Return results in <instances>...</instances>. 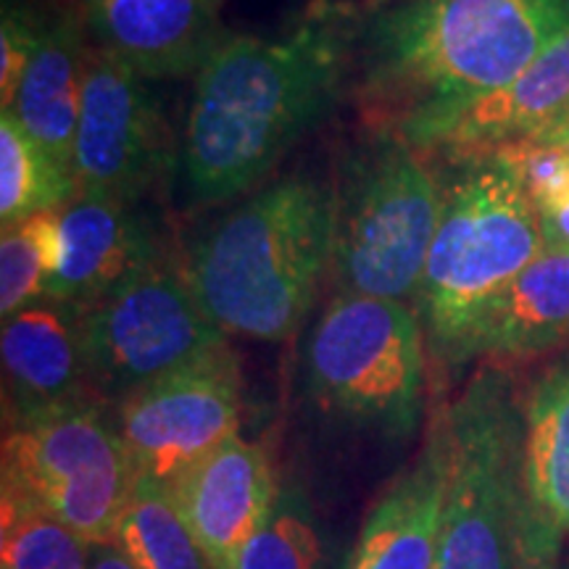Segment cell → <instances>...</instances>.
I'll list each match as a JSON object with an SVG mask.
<instances>
[{
  "mask_svg": "<svg viewBox=\"0 0 569 569\" xmlns=\"http://www.w3.org/2000/svg\"><path fill=\"white\" fill-rule=\"evenodd\" d=\"M82 19L59 17L42 24L38 48L27 67L17 98L9 109L13 119L38 140L46 153L74 174V138L80 124L84 71L90 51L84 46ZM77 180V177H74Z\"/></svg>",
  "mask_w": 569,
  "mask_h": 569,
  "instance_id": "obj_20",
  "label": "cell"
},
{
  "mask_svg": "<svg viewBox=\"0 0 569 569\" xmlns=\"http://www.w3.org/2000/svg\"><path fill=\"white\" fill-rule=\"evenodd\" d=\"M440 203V174L398 134L375 132L356 148L336 188L338 293L415 301Z\"/></svg>",
  "mask_w": 569,
  "mask_h": 569,
  "instance_id": "obj_6",
  "label": "cell"
},
{
  "mask_svg": "<svg viewBox=\"0 0 569 569\" xmlns=\"http://www.w3.org/2000/svg\"><path fill=\"white\" fill-rule=\"evenodd\" d=\"M440 419L448 478L436 569H522L525 419L511 367L480 365Z\"/></svg>",
  "mask_w": 569,
  "mask_h": 569,
  "instance_id": "obj_5",
  "label": "cell"
},
{
  "mask_svg": "<svg viewBox=\"0 0 569 569\" xmlns=\"http://www.w3.org/2000/svg\"><path fill=\"white\" fill-rule=\"evenodd\" d=\"M134 569H211L167 490L138 482L117 540Z\"/></svg>",
  "mask_w": 569,
  "mask_h": 569,
  "instance_id": "obj_23",
  "label": "cell"
},
{
  "mask_svg": "<svg viewBox=\"0 0 569 569\" xmlns=\"http://www.w3.org/2000/svg\"><path fill=\"white\" fill-rule=\"evenodd\" d=\"M540 569H557V567H540Z\"/></svg>",
  "mask_w": 569,
  "mask_h": 569,
  "instance_id": "obj_31",
  "label": "cell"
},
{
  "mask_svg": "<svg viewBox=\"0 0 569 569\" xmlns=\"http://www.w3.org/2000/svg\"><path fill=\"white\" fill-rule=\"evenodd\" d=\"M267 448L234 436L169 490L177 515L211 569H238L277 498Z\"/></svg>",
  "mask_w": 569,
  "mask_h": 569,
  "instance_id": "obj_12",
  "label": "cell"
},
{
  "mask_svg": "<svg viewBox=\"0 0 569 569\" xmlns=\"http://www.w3.org/2000/svg\"><path fill=\"white\" fill-rule=\"evenodd\" d=\"M569 106V30L546 46L507 88L482 96L453 113L425 156L488 153L528 140Z\"/></svg>",
  "mask_w": 569,
  "mask_h": 569,
  "instance_id": "obj_19",
  "label": "cell"
},
{
  "mask_svg": "<svg viewBox=\"0 0 569 569\" xmlns=\"http://www.w3.org/2000/svg\"><path fill=\"white\" fill-rule=\"evenodd\" d=\"M0 356L6 425L98 401L88 380L77 306L42 298L3 319Z\"/></svg>",
  "mask_w": 569,
  "mask_h": 569,
  "instance_id": "obj_16",
  "label": "cell"
},
{
  "mask_svg": "<svg viewBox=\"0 0 569 569\" xmlns=\"http://www.w3.org/2000/svg\"><path fill=\"white\" fill-rule=\"evenodd\" d=\"M440 159L443 203L415 311L430 356L465 367L490 303L546 251V234L543 217L496 151Z\"/></svg>",
  "mask_w": 569,
  "mask_h": 569,
  "instance_id": "obj_4",
  "label": "cell"
},
{
  "mask_svg": "<svg viewBox=\"0 0 569 569\" xmlns=\"http://www.w3.org/2000/svg\"><path fill=\"white\" fill-rule=\"evenodd\" d=\"M88 569H134V565L117 543H92Z\"/></svg>",
  "mask_w": 569,
  "mask_h": 569,
  "instance_id": "obj_29",
  "label": "cell"
},
{
  "mask_svg": "<svg viewBox=\"0 0 569 569\" xmlns=\"http://www.w3.org/2000/svg\"><path fill=\"white\" fill-rule=\"evenodd\" d=\"M224 0H80V19L98 51L142 80L196 74L222 34Z\"/></svg>",
  "mask_w": 569,
  "mask_h": 569,
  "instance_id": "obj_14",
  "label": "cell"
},
{
  "mask_svg": "<svg viewBox=\"0 0 569 569\" xmlns=\"http://www.w3.org/2000/svg\"><path fill=\"white\" fill-rule=\"evenodd\" d=\"M224 346L222 327L206 315L184 264L172 259L82 309L90 390L113 407Z\"/></svg>",
  "mask_w": 569,
  "mask_h": 569,
  "instance_id": "obj_9",
  "label": "cell"
},
{
  "mask_svg": "<svg viewBox=\"0 0 569 569\" xmlns=\"http://www.w3.org/2000/svg\"><path fill=\"white\" fill-rule=\"evenodd\" d=\"M543 234L546 248H559V251H569V203L561 209L543 213Z\"/></svg>",
  "mask_w": 569,
  "mask_h": 569,
  "instance_id": "obj_28",
  "label": "cell"
},
{
  "mask_svg": "<svg viewBox=\"0 0 569 569\" xmlns=\"http://www.w3.org/2000/svg\"><path fill=\"white\" fill-rule=\"evenodd\" d=\"M80 196L74 174L27 134L11 111L0 113V224L61 209Z\"/></svg>",
  "mask_w": 569,
  "mask_h": 569,
  "instance_id": "obj_21",
  "label": "cell"
},
{
  "mask_svg": "<svg viewBox=\"0 0 569 569\" xmlns=\"http://www.w3.org/2000/svg\"><path fill=\"white\" fill-rule=\"evenodd\" d=\"M522 569L557 567L569 540V351L522 388Z\"/></svg>",
  "mask_w": 569,
  "mask_h": 569,
  "instance_id": "obj_15",
  "label": "cell"
},
{
  "mask_svg": "<svg viewBox=\"0 0 569 569\" xmlns=\"http://www.w3.org/2000/svg\"><path fill=\"white\" fill-rule=\"evenodd\" d=\"M240 365L230 346L161 377L113 407L138 482L172 490L209 453L238 436Z\"/></svg>",
  "mask_w": 569,
  "mask_h": 569,
  "instance_id": "obj_10",
  "label": "cell"
},
{
  "mask_svg": "<svg viewBox=\"0 0 569 569\" xmlns=\"http://www.w3.org/2000/svg\"><path fill=\"white\" fill-rule=\"evenodd\" d=\"M507 161L522 193L543 213H551L569 203V146L543 140H519L496 148Z\"/></svg>",
  "mask_w": 569,
  "mask_h": 569,
  "instance_id": "obj_26",
  "label": "cell"
},
{
  "mask_svg": "<svg viewBox=\"0 0 569 569\" xmlns=\"http://www.w3.org/2000/svg\"><path fill=\"white\" fill-rule=\"evenodd\" d=\"M174 163H180V148L151 84L92 48L74 138L80 193L140 203L169 180Z\"/></svg>",
  "mask_w": 569,
  "mask_h": 569,
  "instance_id": "obj_11",
  "label": "cell"
},
{
  "mask_svg": "<svg viewBox=\"0 0 569 569\" xmlns=\"http://www.w3.org/2000/svg\"><path fill=\"white\" fill-rule=\"evenodd\" d=\"M63 256L46 298L88 309L167 261L159 224L138 203L80 193L61 206Z\"/></svg>",
  "mask_w": 569,
  "mask_h": 569,
  "instance_id": "obj_13",
  "label": "cell"
},
{
  "mask_svg": "<svg viewBox=\"0 0 569 569\" xmlns=\"http://www.w3.org/2000/svg\"><path fill=\"white\" fill-rule=\"evenodd\" d=\"M40 32L42 24H38L30 13L6 6L3 27H0V103L3 109H9L17 98L21 77L38 48Z\"/></svg>",
  "mask_w": 569,
  "mask_h": 569,
  "instance_id": "obj_27",
  "label": "cell"
},
{
  "mask_svg": "<svg viewBox=\"0 0 569 569\" xmlns=\"http://www.w3.org/2000/svg\"><path fill=\"white\" fill-rule=\"evenodd\" d=\"M90 543L27 498L0 490L3 569H88Z\"/></svg>",
  "mask_w": 569,
  "mask_h": 569,
  "instance_id": "obj_24",
  "label": "cell"
},
{
  "mask_svg": "<svg viewBox=\"0 0 569 569\" xmlns=\"http://www.w3.org/2000/svg\"><path fill=\"white\" fill-rule=\"evenodd\" d=\"M446 478L448 448L438 411L415 465L367 515L343 569H436Z\"/></svg>",
  "mask_w": 569,
  "mask_h": 569,
  "instance_id": "obj_17",
  "label": "cell"
},
{
  "mask_svg": "<svg viewBox=\"0 0 569 569\" xmlns=\"http://www.w3.org/2000/svg\"><path fill=\"white\" fill-rule=\"evenodd\" d=\"M0 461V490L48 509L90 546L117 540L138 472L101 403L6 425Z\"/></svg>",
  "mask_w": 569,
  "mask_h": 569,
  "instance_id": "obj_8",
  "label": "cell"
},
{
  "mask_svg": "<svg viewBox=\"0 0 569 569\" xmlns=\"http://www.w3.org/2000/svg\"><path fill=\"white\" fill-rule=\"evenodd\" d=\"M322 536L315 511L296 486H280L277 498L251 543L246 546L238 569H319Z\"/></svg>",
  "mask_w": 569,
  "mask_h": 569,
  "instance_id": "obj_25",
  "label": "cell"
},
{
  "mask_svg": "<svg viewBox=\"0 0 569 569\" xmlns=\"http://www.w3.org/2000/svg\"><path fill=\"white\" fill-rule=\"evenodd\" d=\"M528 140H543V142H569V106L565 111H559L549 124L543 127L538 134H532Z\"/></svg>",
  "mask_w": 569,
  "mask_h": 569,
  "instance_id": "obj_30",
  "label": "cell"
},
{
  "mask_svg": "<svg viewBox=\"0 0 569 569\" xmlns=\"http://www.w3.org/2000/svg\"><path fill=\"white\" fill-rule=\"evenodd\" d=\"M61 209L38 211L0 234V317L9 319L48 296L61 267Z\"/></svg>",
  "mask_w": 569,
  "mask_h": 569,
  "instance_id": "obj_22",
  "label": "cell"
},
{
  "mask_svg": "<svg viewBox=\"0 0 569 569\" xmlns=\"http://www.w3.org/2000/svg\"><path fill=\"white\" fill-rule=\"evenodd\" d=\"M569 30V0H415L375 13L359 101L375 132L419 153L453 113L507 88Z\"/></svg>",
  "mask_w": 569,
  "mask_h": 569,
  "instance_id": "obj_1",
  "label": "cell"
},
{
  "mask_svg": "<svg viewBox=\"0 0 569 569\" xmlns=\"http://www.w3.org/2000/svg\"><path fill=\"white\" fill-rule=\"evenodd\" d=\"M561 146H569V142H561Z\"/></svg>",
  "mask_w": 569,
  "mask_h": 569,
  "instance_id": "obj_32",
  "label": "cell"
},
{
  "mask_svg": "<svg viewBox=\"0 0 569 569\" xmlns=\"http://www.w3.org/2000/svg\"><path fill=\"white\" fill-rule=\"evenodd\" d=\"M336 243V188L277 180L206 230L182 261L198 301L224 336L290 338L309 315Z\"/></svg>",
  "mask_w": 569,
  "mask_h": 569,
  "instance_id": "obj_3",
  "label": "cell"
},
{
  "mask_svg": "<svg viewBox=\"0 0 569 569\" xmlns=\"http://www.w3.org/2000/svg\"><path fill=\"white\" fill-rule=\"evenodd\" d=\"M346 69V38L327 21L282 40L224 34L193 74L177 163L190 201L253 190L330 113Z\"/></svg>",
  "mask_w": 569,
  "mask_h": 569,
  "instance_id": "obj_2",
  "label": "cell"
},
{
  "mask_svg": "<svg viewBox=\"0 0 569 569\" xmlns=\"http://www.w3.org/2000/svg\"><path fill=\"white\" fill-rule=\"evenodd\" d=\"M427 353L409 303L338 293L306 340V390L325 415L403 440L425 411Z\"/></svg>",
  "mask_w": 569,
  "mask_h": 569,
  "instance_id": "obj_7",
  "label": "cell"
},
{
  "mask_svg": "<svg viewBox=\"0 0 569 569\" xmlns=\"http://www.w3.org/2000/svg\"><path fill=\"white\" fill-rule=\"evenodd\" d=\"M569 351V251L546 248L490 303L467 365L517 367Z\"/></svg>",
  "mask_w": 569,
  "mask_h": 569,
  "instance_id": "obj_18",
  "label": "cell"
}]
</instances>
